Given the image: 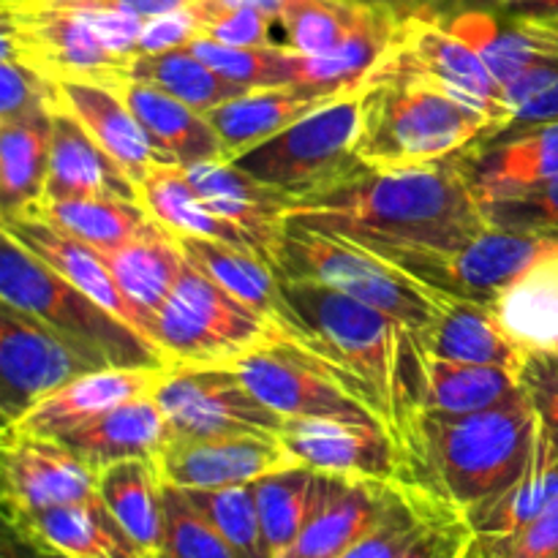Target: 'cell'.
<instances>
[{"label":"cell","mask_w":558,"mask_h":558,"mask_svg":"<svg viewBox=\"0 0 558 558\" xmlns=\"http://www.w3.org/2000/svg\"><path fill=\"white\" fill-rule=\"evenodd\" d=\"M287 221L347 234L357 243L452 251L490 227L461 153L428 167L363 169L343 183L289 202Z\"/></svg>","instance_id":"obj_1"},{"label":"cell","mask_w":558,"mask_h":558,"mask_svg":"<svg viewBox=\"0 0 558 558\" xmlns=\"http://www.w3.org/2000/svg\"><path fill=\"white\" fill-rule=\"evenodd\" d=\"M401 441L414 485L469 518L529 472L537 452L539 420L526 392L474 414L417 409L403 420Z\"/></svg>","instance_id":"obj_2"},{"label":"cell","mask_w":558,"mask_h":558,"mask_svg":"<svg viewBox=\"0 0 558 558\" xmlns=\"http://www.w3.org/2000/svg\"><path fill=\"white\" fill-rule=\"evenodd\" d=\"M289 327L281 341L314 354L368 403L401 439L403 374L412 332L338 289L305 278H281Z\"/></svg>","instance_id":"obj_3"},{"label":"cell","mask_w":558,"mask_h":558,"mask_svg":"<svg viewBox=\"0 0 558 558\" xmlns=\"http://www.w3.org/2000/svg\"><path fill=\"white\" fill-rule=\"evenodd\" d=\"M499 134L496 120L436 87L407 80H368L363 85L357 158L368 169L428 167Z\"/></svg>","instance_id":"obj_4"},{"label":"cell","mask_w":558,"mask_h":558,"mask_svg":"<svg viewBox=\"0 0 558 558\" xmlns=\"http://www.w3.org/2000/svg\"><path fill=\"white\" fill-rule=\"evenodd\" d=\"M0 240V303L41 319L109 368H167V354L150 338L44 265L14 234L3 229Z\"/></svg>","instance_id":"obj_5"},{"label":"cell","mask_w":558,"mask_h":558,"mask_svg":"<svg viewBox=\"0 0 558 558\" xmlns=\"http://www.w3.org/2000/svg\"><path fill=\"white\" fill-rule=\"evenodd\" d=\"M281 278L319 281L396 319L403 330H423L445 294L425 287L385 256L347 234L287 221L276 248Z\"/></svg>","instance_id":"obj_6"},{"label":"cell","mask_w":558,"mask_h":558,"mask_svg":"<svg viewBox=\"0 0 558 558\" xmlns=\"http://www.w3.org/2000/svg\"><path fill=\"white\" fill-rule=\"evenodd\" d=\"M145 20L109 9L3 11V58L49 80H101L136 58Z\"/></svg>","instance_id":"obj_7"},{"label":"cell","mask_w":558,"mask_h":558,"mask_svg":"<svg viewBox=\"0 0 558 558\" xmlns=\"http://www.w3.org/2000/svg\"><path fill=\"white\" fill-rule=\"evenodd\" d=\"M360 123L363 87L314 109L289 129L229 161L259 183L287 194L289 199H298L368 169L357 158Z\"/></svg>","instance_id":"obj_8"},{"label":"cell","mask_w":558,"mask_h":558,"mask_svg":"<svg viewBox=\"0 0 558 558\" xmlns=\"http://www.w3.org/2000/svg\"><path fill=\"white\" fill-rule=\"evenodd\" d=\"M153 341L169 363L232 365L281 336L185 259L183 276L156 316Z\"/></svg>","instance_id":"obj_9"},{"label":"cell","mask_w":558,"mask_h":558,"mask_svg":"<svg viewBox=\"0 0 558 558\" xmlns=\"http://www.w3.org/2000/svg\"><path fill=\"white\" fill-rule=\"evenodd\" d=\"M368 80H407L436 87L496 120L501 134L512 125L505 85L463 38L447 31L441 14L423 11L403 16L390 52L379 60Z\"/></svg>","instance_id":"obj_10"},{"label":"cell","mask_w":558,"mask_h":558,"mask_svg":"<svg viewBox=\"0 0 558 558\" xmlns=\"http://www.w3.org/2000/svg\"><path fill=\"white\" fill-rule=\"evenodd\" d=\"M153 398L174 436H270L283 420L245 387L232 365L169 363Z\"/></svg>","instance_id":"obj_11"},{"label":"cell","mask_w":558,"mask_h":558,"mask_svg":"<svg viewBox=\"0 0 558 558\" xmlns=\"http://www.w3.org/2000/svg\"><path fill=\"white\" fill-rule=\"evenodd\" d=\"M232 368L245 387L281 417H330L390 428L368 403L349 390L336 371L289 341L256 349L234 360Z\"/></svg>","instance_id":"obj_12"},{"label":"cell","mask_w":558,"mask_h":558,"mask_svg":"<svg viewBox=\"0 0 558 558\" xmlns=\"http://www.w3.org/2000/svg\"><path fill=\"white\" fill-rule=\"evenodd\" d=\"M109 368L36 316L0 303V414L16 423L69 381Z\"/></svg>","instance_id":"obj_13"},{"label":"cell","mask_w":558,"mask_h":558,"mask_svg":"<svg viewBox=\"0 0 558 558\" xmlns=\"http://www.w3.org/2000/svg\"><path fill=\"white\" fill-rule=\"evenodd\" d=\"M278 439L314 472L414 485L407 447L381 425L330 417H287Z\"/></svg>","instance_id":"obj_14"},{"label":"cell","mask_w":558,"mask_h":558,"mask_svg":"<svg viewBox=\"0 0 558 558\" xmlns=\"http://www.w3.org/2000/svg\"><path fill=\"white\" fill-rule=\"evenodd\" d=\"M163 485L213 490L251 485L281 469L303 466L270 436H169L153 458Z\"/></svg>","instance_id":"obj_15"},{"label":"cell","mask_w":558,"mask_h":558,"mask_svg":"<svg viewBox=\"0 0 558 558\" xmlns=\"http://www.w3.org/2000/svg\"><path fill=\"white\" fill-rule=\"evenodd\" d=\"M98 472L47 436L3 428V510L5 518L47 507L96 499Z\"/></svg>","instance_id":"obj_16"},{"label":"cell","mask_w":558,"mask_h":558,"mask_svg":"<svg viewBox=\"0 0 558 558\" xmlns=\"http://www.w3.org/2000/svg\"><path fill=\"white\" fill-rule=\"evenodd\" d=\"M409 483L354 480L322 472L319 499L300 537L276 558H343L363 543Z\"/></svg>","instance_id":"obj_17"},{"label":"cell","mask_w":558,"mask_h":558,"mask_svg":"<svg viewBox=\"0 0 558 558\" xmlns=\"http://www.w3.org/2000/svg\"><path fill=\"white\" fill-rule=\"evenodd\" d=\"M523 396L518 374L499 365H463L447 360L425 357L414 349L409 352L403 374V420L412 412L474 414L496 409Z\"/></svg>","instance_id":"obj_18"},{"label":"cell","mask_w":558,"mask_h":558,"mask_svg":"<svg viewBox=\"0 0 558 558\" xmlns=\"http://www.w3.org/2000/svg\"><path fill=\"white\" fill-rule=\"evenodd\" d=\"M60 109L74 114L87 134L136 180L147 178L156 169L180 167L169 158L142 129L134 109L112 85L101 80H58Z\"/></svg>","instance_id":"obj_19"},{"label":"cell","mask_w":558,"mask_h":558,"mask_svg":"<svg viewBox=\"0 0 558 558\" xmlns=\"http://www.w3.org/2000/svg\"><path fill=\"white\" fill-rule=\"evenodd\" d=\"M425 357L463 365H499L521 371L526 349L507 332L499 316L477 300L445 294L428 325L412 336Z\"/></svg>","instance_id":"obj_20"},{"label":"cell","mask_w":558,"mask_h":558,"mask_svg":"<svg viewBox=\"0 0 558 558\" xmlns=\"http://www.w3.org/2000/svg\"><path fill=\"white\" fill-rule=\"evenodd\" d=\"M41 199L142 202L140 183L65 109L52 114V156Z\"/></svg>","instance_id":"obj_21"},{"label":"cell","mask_w":558,"mask_h":558,"mask_svg":"<svg viewBox=\"0 0 558 558\" xmlns=\"http://www.w3.org/2000/svg\"><path fill=\"white\" fill-rule=\"evenodd\" d=\"M161 374L163 368L93 371V374H85L80 379L69 381L65 387H60L58 392L36 403L31 412L22 414L16 423L3 425V428L58 439V436L69 434L76 425L87 423V420L98 417V414L109 412V409L123 407V403L134 401V398L150 396Z\"/></svg>","instance_id":"obj_22"},{"label":"cell","mask_w":558,"mask_h":558,"mask_svg":"<svg viewBox=\"0 0 558 558\" xmlns=\"http://www.w3.org/2000/svg\"><path fill=\"white\" fill-rule=\"evenodd\" d=\"M5 523L16 537L71 558H147L114 521L101 496L5 518Z\"/></svg>","instance_id":"obj_23"},{"label":"cell","mask_w":558,"mask_h":558,"mask_svg":"<svg viewBox=\"0 0 558 558\" xmlns=\"http://www.w3.org/2000/svg\"><path fill=\"white\" fill-rule=\"evenodd\" d=\"M341 96H347V93L332 90V87L325 85L294 82V85L245 90L205 114L207 123L218 134V140L223 142L229 161V158L240 156L248 147L270 140L272 134L289 129L300 118H305L314 109L325 107V104L336 101Z\"/></svg>","instance_id":"obj_24"},{"label":"cell","mask_w":558,"mask_h":558,"mask_svg":"<svg viewBox=\"0 0 558 558\" xmlns=\"http://www.w3.org/2000/svg\"><path fill=\"white\" fill-rule=\"evenodd\" d=\"M183 172L196 194L205 199V205L213 207L221 218L232 221L234 227L245 229L256 240H262L265 248L270 251L272 265H276V248L283 229H287L289 202L292 199L245 174L227 158L189 163V167H183Z\"/></svg>","instance_id":"obj_25"},{"label":"cell","mask_w":558,"mask_h":558,"mask_svg":"<svg viewBox=\"0 0 558 558\" xmlns=\"http://www.w3.org/2000/svg\"><path fill=\"white\" fill-rule=\"evenodd\" d=\"M3 229L9 234H14V238L20 240L31 254H36L44 265L52 267V270L60 272L65 281H71L74 287H80L82 292L90 294L93 300L107 305V308L112 311V314H118L125 325H131L134 330H140L142 336H145V327H142L140 316L131 308L125 294L120 292L118 281H114L112 270H109L107 256H104L101 251L90 248V245L82 243V240L60 232L52 223L41 221V218L31 216V213H11V216H3Z\"/></svg>","instance_id":"obj_26"},{"label":"cell","mask_w":558,"mask_h":558,"mask_svg":"<svg viewBox=\"0 0 558 558\" xmlns=\"http://www.w3.org/2000/svg\"><path fill=\"white\" fill-rule=\"evenodd\" d=\"M169 436H172V428L167 423V414L150 392L76 425L69 434L58 436V441L82 461L90 463L96 472H101L112 463L131 461V458L153 461Z\"/></svg>","instance_id":"obj_27"},{"label":"cell","mask_w":558,"mask_h":558,"mask_svg":"<svg viewBox=\"0 0 558 558\" xmlns=\"http://www.w3.org/2000/svg\"><path fill=\"white\" fill-rule=\"evenodd\" d=\"M101 82L112 85L125 98V104L134 109L147 136L169 158H174L180 167L227 158L223 142L218 140L213 125L207 123V114L194 109L191 104L169 96L161 87L129 80L123 74H107L101 76Z\"/></svg>","instance_id":"obj_28"},{"label":"cell","mask_w":558,"mask_h":558,"mask_svg":"<svg viewBox=\"0 0 558 558\" xmlns=\"http://www.w3.org/2000/svg\"><path fill=\"white\" fill-rule=\"evenodd\" d=\"M174 240L189 265L205 272L229 298L262 316L283 338L289 327V308L281 292V276L270 262L218 240L191 238V234H174Z\"/></svg>","instance_id":"obj_29"},{"label":"cell","mask_w":558,"mask_h":558,"mask_svg":"<svg viewBox=\"0 0 558 558\" xmlns=\"http://www.w3.org/2000/svg\"><path fill=\"white\" fill-rule=\"evenodd\" d=\"M477 199L532 189L558 174V120L515 131L507 142H480L461 153Z\"/></svg>","instance_id":"obj_30"},{"label":"cell","mask_w":558,"mask_h":558,"mask_svg":"<svg viewBox=\"0 0 558 558\" xmlns=\"http://www.w3.org/2000/svg\"><path fill=\"white\" fill-rule=\"evenodd\" d=\"M104 256H107L109 270H112L120 292L125 294L131 308L140 316L145 336L153 341L156 316L161 314L163 303L169 300L185 267V256L178 240L169 229L156 223L147 234Z\"/></svg>","instance_id":"obj_31"},{"label":"cell","mask_w":558,"mask_h":558,"mask_svg":"<svg viewBox=\"0 0 558 558\" xmlns=\"http://www.w3.org/2000/svg\"><path fill=\"white\" fill-rule=\"evenodd\" d=\"M140 191L142 205L147 207V213L172 234L218 240V243L234 245V248L262 256V259L272 265L270 251L265 248L262 240H256L245 229L234 227L232 221H227L213 207L205 205V199L196 194L194 185L185 178L183 167L156 169V172L142 180Z\"/></svg>","instance_id":"obj_32"},{"label":"cell","mask_w":558,"mask_h":558,"mask_svg":"<svg viewBox=\"0 0 558 558\" xmlns=\"http://www.w3.org/2000/svg\"><path fill=\"white\" fill-rule=\"evenodd\" d=\"M98 496L123 532L145 550L161 558L163 550V483L153 461L131 458L98 472Z\"/></svg>","instance_id":"obj_33"},{"label":"cell","mask_w":558,"mask_h":558,"mask_svg":"<svg viewBox=\"0 0 558 558\" xmlns=\"http://www.w3.org/2000/svg\"><path fill=\"white\" fill-rule=\"evenodd\" d=\"M20 213L52 223L101 254L123 248L158 223L142 202L123 199H38Z\"/></svg>","instance_id":"obj_34"},{"label":"cell","mask_w":558,"mask_h":558,"mask_svg":"<svg viewBox=\"0 0 558 558\" xmlns=\"http://www.w3.org/2000/svg\"><path fill=\"white\" fill-rule=\"evenodd\" d=\"M488 308L523 349H558V243Z\"/></svg>","instance_id":"obj_35"},{"label":"cell","mask_w":558,"mask_h":558,"mask_svg":"<svg viewBox=\"0 0 558 558\" xmlns=\"http://www.w3.org/2000/svg\"><path fill=\"white\" fill-rule=\"evenodd\" d=\"M52 114L33 112L0 123V194L3 216L20 213L44 196L52 156Z\"/></svg>","instance_id":"obj_36"},{"label":"cell","mask_w":558,"mask_h":558,"mask_svg":"<svg viewBox=\"0 0 558 558\" xmlns=\"http://www.w3.org/2000/svg\"><path fill=\"white\" fill-rule=\"evenodd\" d=\"M554 501H558V452L539 428L537 452L529 472L499 499L469 515V523L474 529V537L480 539L507 537L537 521Z\"/></svg>","instance_id":"obj_37"},{"label":"cell","mask_w":558,"mask_h":558,"mask_svg":"<svg viewBox=\"0 0 558 558\" xmlns=\"http://www.w3.org/2000/svg\"><path fill=\"white\" fill-rule=\"evenodd\" d=\"M112 74H123L129 80L161 87L169 96L191 104L199 112H210V109L227 104L229 98L245 93L243 87L213 71L205 60L196 58L189 47L156 54H136L134 60H129L123 69L112 71Z\"/></svg>","instance_id":"obj_38"},{"label":"cell","mask_w":558,"mask_h":558,"mask_svg":"<svg viewBox=\"0 0 558 558\" xmlns=\"http://www.w3.org/2000/svg\"><path fill=\"white\" fill-rule=\"evenodd\" d=\"M322 472L308 466H292L256 480L254 496L259 510L262 532L272 558L300 537L303 526L319 499Z\"/></svg>","instance_id":"obj_39"},{"label":"cell","mask_w":558,"mask_h":558,"mask_svg":"<svg viewBox=\"0 0 558 558\" xmlns=\"http://www.w3.org/2000/svg\"><path fill=\"white\" fill-rule=\"evenodd\" d=\"M196 58L205 60L213 71L223 80L234 82L243 90H259V87H281L300 82V58L298 49L287 44H270V47H227V44L210 41V38H194L189 44Z\"/></svg>","instance_id":"obj_40"},{"label":"cell","mask_w":558,"mask_h":558,"mask_svg":"<svg viewBox=\"0 0 558 558\" xmlns=\"http://www.w3.org/2000/svg\"><path fill=\"white\" fill-rule=\"evenodd\" d=\"M368 0H289L281 16L287 47L303 54L336 49L371 11Z\"/></svg>","instance_id":"obj_41"},{"label":"cell","mask_w":558,"mask_h":558,"mask_svg":"<svg viewBox=\"0 0 558 558\" xmlns=\"http://www.w3.org/2000/svg\"><path fill=\"white\" fill-rule=\"evenodd\" d=\"M183 490V488H180ZM191 505L216 526V532L238 550L240 558H272L256 510L254 483L234 488L185 490Z\"/></svg>","instance_id":"obj_42"},{"label":"cell","mask_w":558,"mask_h":558,"mask_svg":"<svg viewBox=\"0 0 558 558\" xmlns=\"http://www.w3.org/2000/svg\"><path fill=\"white\" fill-rule=\"evenodd\" d=\"M161 558H240V554L191 505L185 490L174 488V485H163Z\"/></svg>","instance_id":"obj_43"},{"label":"cell","mask_w":558,"mask_h":558,"mask_svg":"<svg viewBox=\"0 0 558 558\" xmlns=\"http://www.w3.org/2000/svg\"><path fill=\"white\" fill-rule=\"evenodd\" d=\"M480 205L494 227L558 238V174L532 189L480 199Z\"/></svg>","instance_id":"obj_44"},{"label":"cell","mask_w":558,"mask_h":558,"mask_svg":"<svg viewBox=\"0 0 558 558\" xmlns=\"http://www.w3.org/2000/svg\"><path fill=\"white\" fill-rule=\"evenodd\" d=\"M60 109L58 82L14 58L0 60V123Z\"/></svg>","instance_id":"obj_45"},{"label":"cell","mask_w":558,"mask_h":558,"mask_svg":"<svg viewBox=\"0 0 558 558\" xmlns=\"http://www.w3.org/2000/svg\"><path fill=\"white\" fill-rule=\"evenodd\" d=\"M505 90L512 109V125L507 131L512 134L558 120V63L523 71Z\"/></svg>","instance_id":"obj_46"},{"label":"cell","mask_w":558,"mask_h":558,"mask_svg":"<svg viewBox=\"0 0 558 558\" xmlns=\"http://www.w3.org/2000/svg\"><path fill=\"white\" fill-rule=\"evenodd\" d=\"M518 381L558 452V349H526Z\"/></svg>","instance_id":"obj_47"},{"label":"cell","mask_w":558,"mask_h":558,"mask_svg":"<svg viewBox=\"0 0 558 558\" xmlns=\"http://www.w3.org/2000/svg\"><path fill=\"white\" fill-rule=\"evenodd\" d=\"M483 558H558V501L521 532L496 539L474 537Z\"/></svg>","instance_id":"obj_48"},{"label":"cell","mask_w":558,"mask_h":558,"mask_svg":"<svg viewBox=\"0 0 558 558\" xmlns=\"http://www.w3.org/2000/svg\"><path fill=\"white\" fill-rule=\"evenodd\" d=\"M202 31H205V14H202L194 0V3L183 5V9H174L167 11V14L145 20L136 54H156L169 52V49L189 47L194 38L202 36Z\"/></svg>","instance_id":"obj_49"},{"label":"cell","mask_w":558,"mask_h":558,"mask_svg":"<svg viewBox=\"0 0 558 558\" xmlns=\"http://www.w3.org/2000/svg\"><path fill=\"white\" fill-rule=\"evenodd\" d=\"M272 25H281V22L256 9H232L210 16L205 22L202 38L227 44V47H270L276 44Z\"/></svg>","instance_id":"obj_50"},{"label":"cell","mask_w":558,"mask_h":558,"mask_svg":"<svg viewBox=\"0 0 558 558\" xmlns=\"http://www.w3.org/2000/svg\"><path fill=\"white\" fill-rule=\"evenodd\" d=\"M474 545V529L461 510H450L428 529L403 558H466Z\"/></svg>","instance_id":"obj_51"},{"label":"cell","mask_w":558,"mask_h":558,"mask_svg":"<svg viewBox=\"0 0 558 558\" xmlns=\"http://www.w3.org/2000/svg\"><path fill=\"white\" fill-rule=\"evenodd\" d=\"M189 3H194V0H41L36 9H109L150 20V16L183 9Z\"/></svg>","instance_id":"obj_52"},{"label":"cell","mask_w":558,"mask_h":558,"mask_svg":"<svg viewBox=\"0 0 558 558\" xmlns=\"http://www.w3.org/2000/svg\"><path fill=\"white\" fill-rule=\"evenodd\" d=\"M196 5H199V11L205 14V22L210 20V16L221 14V11H232V9H256L262 11V14L281 22L289 0H196Z\"/></svg>","instance_id":"obj_53"},{"label":"cell","mask_w":558,"mask_h":558,"mask_svg":"<svg viewBox=\"0 0 558 558\" xmlns=\"http://www.w3.org/2000/svg\"><path fill=\"white\" fill-rule=\"evenodd\" d=\"M499 11L507 20L550 22L558 20V0H501Z\"/></svg>","instance_id":"obj_54"},{"label":"cell","mask_w":558,"mask_h":558,"mask_svg":"<svg viewBox=\"0 0 558 558\" xmlns=\"http://www.w3.org/2000/svg\"><path fill=\"white\" fill-rule=\"evenodd\" d=\"M3 558H71L63 554H54V550L38 548V545L27 543V539L16 537L14 532H9V539H5L3 548Z\"/></svg>","instance_id":"obj_55"},{"label":"cell","mask_w":558,"mask_h":558,"mask_svg":"<svg viewBox=\"0 0 558 558\" xmlns=\"http://www.w3.org/2000/svg\"><path fill=\"white\" fill-rule=\"evenodd\" d=\"M368 3L392 5V9H398L401 14H423V11L439 14V9H436V5H439L441 0H368Z\"/></svg>","instance_id":"obj_56"},{"label":"cell","mask_w":558,"mask_h":558,"mask_svg":"<svg viewBox=\"0 0 558 558\" xmlns=\"http://www.w3.org/2000/svg\"><path fill=\"white\" fill-rule=\"evenodd\" d=\"M41 0H3V11H25V9H36Z\"/></svg>","instance_id":"obj_57"},{"label":"cell","mask_w":558,"mask_h":558,"mask_svg":"<svg viewBox=\"0 0 558 558\" xmlns=\"http://www.w3.org/2000/svg\"><path fill=\"white\" fill-rule=\"evenodd\" d=\"M466 558H483V556H480L477 554V548H474V545H472V550H469V556Z\"/></svg>","instance_id":"obj_58"},{"label":"cell","mask_w":558,"mask_h":558,"mask_svg":"<svg viewBox=\"0 0 558 558\" xmlns=\"http://www.w3.org/2000/svg\"><path fill=\"white\" fill-rule=\"evenodd\" d=\"M550 25H554V27H558V20H550Z\"/></svg>","instance_id":"obj_59"},{"label":"cell","mask_w":558,"mask_h":558,"mask_svg":"<svg viewBox=\"0 0 558 558\" xmlns=\"http://www.w3.org/2000/svg\"><path fill=\"white\" fill-rule=\"evenodd\" d=\"M494 3H496V5H499V3H501V0H494Z\"/></svg>","instance_id":"obj_60"}]
</instances>
